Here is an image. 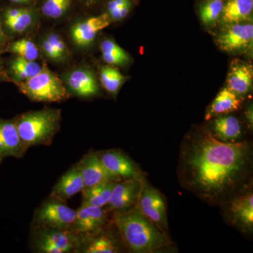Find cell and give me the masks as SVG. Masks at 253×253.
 Wrapping results in <instances>:
<instances>
[{
	"label": "cell",
	"mask_w": 253,
	"mask_h": 253,
	"mask_svg": "<svg viewBox=\"0 0 253 253\" xmlns=\"http://www.w3.org/2000/svg\"><path fill=\"white\" fill-rule=\"evenodd\" d=\"M251 166L249 144L224 142L203 129L182 142L178 174L185 189L210 204H216L245 185Z\"/></svg>",
	"instance_id": "6da1fadb"
},
{
	"label": "cell",
	"mask_w": 253,
	"mask_h": 253,
	"mask_svg": "<svg viewBox=\"0 0 253 253\" xmlns=\"http://www.w3.org/2000/svg\"><path fill=\"white\" fill-rule=\"evenodd\" d=\"M126 211H116L114 223L123 241L132 253H154L172 244L166 234L160 231L135 205Z\"/></svg>",
	"instance_id": "7a4b0ae2"
},
{
	"label": "cell",
	"mask_w": 253,
	"mask_h": 253,
	"mask_svg": "<svg viewBox=\"0 0 253 253\" xmlns=\"http://www.w3.org/2000/svg\"><path fill=\"white\" fill-rule=\"evenodd\" d=\"M61 111L44 109L21 115L15 121L25 149L39 145H49L59 131Z\"/></svg>",
	"instance_id": "3957f363"
},
{
	"label": "cell",
	"mask_w": 253,
	"mask_h": 253,
	"mask_svg": "<svg viewBox=\"0 0 253 253\" xmlns=\"http://www.w3.org/2000/svg\"><path fill=\"white\" fill-rule=\"evenodd\" d=\"M29 99L41 102H59L69 97L62 81L44 65L38 74L18 84Z\"/></svg>",
	"instance_id": "277c9868"
},
{
	"label": "cell",
	"mask_w": 253,
	"mask_h": 253,
	"mask_svg": "<svg viewBox=\"0 0 253 253\" xmlns=\"http://www.w3.org/2000/svg\"><path fill=\"white\" fill-rule=\"evenodd\" d=\"M76 216V211L68 207L64 201L51 197L37 210L33 222L38 229L52 228L71 230Z\"/></svg>",
	"instance_id": "5b68a950"
},
{
	"label": "cell",
	"mask_w": 253,
	"mask_h": 253,
	"mask_svg": "<svg viewBox=\"0 0 253 253\" xmlns=\"http://www.w3.org/2000/svg\"><path fill=\"white\" fill-rule=\"evenodd\" d=\"M80 239L79 235L68 229L41 228L36 232L35 246L39 253H68L77 249Z\"/></svg>",
	"instance_id": "8992f818"
},
{
	"label": "cell",
	"mask_w": 253,
	"mask_h": 253,
	"mask_svg": "<svg viewBox=\"0 0 253 253\" xmlns=\"http://www.w3.org/2000/svg\"><path fill=\"white\" fill-rule=\"evenodd\" d=\"M215 39L218 47L229 54H241L253 45L252 21L226 25Z\"/></svg>",
	"instance_id": "52a82bcc"
},
{
	"label": "cell",
	"mask_w": 253,
	"mask_h": 253,
	"mask_svg": "<svg viewBox=\"0 0 253 253\" xmlns=\"http://www.w3.org/2000/svg\"><path fill=\"white\" fill-rule=\"evenodd\" d=\"M136 206L160 231L166 234L168 229L166 204L162 195L146 181H143L142 189Z\"/></svg>",
	"instance_id": "ba28073f"
},
{
	"label": "cell",
	"mask_w": 253,
	"mask_h": 253,
	"mask_svg": "<svg viewBox=\"0 0 253 253\" xmlns=\"http://www.w3.org/2000/svg\"><path fill=\"white\" fill-rule=\"evenodd\" d=\"M101 163L116 181L129 179H143L142 174L135 163L117 150H109L98 153Z\"/></svg>",
	"instance_id": "9c48e42d"
},
{
	"label": "cell",
	"mask_w": 253,
	"mask_h": 253,
	"mask_svg": "<svg viewBox=\"0 0 253 253\" xmlns=\"http://www.w3.org/2000/svg\"><path fill=\"white\" fill-rule=\"evenodd\" d=\"M143 179L118 181L113 187L107 204L109 211H123L135 206L142 189Z\"/></svg>",
	"instance_id": "30bf717a"
},
{
	"label": "cell",
	"mask_w": 253,
	"mask_h": 253,
	"mask_svg": "<svg viewBox=\"0 0 253 253\" xmlns=\"http://www.w3.org/2000/svg\"><path fill=\"white\" fill-rule=\"evenodd\" d=\"M106 220L102 208L82 205L76 211V216L71 231L77 235L94 236L100 234Z\"/></svg>",
	"instance_id": "8fae6325"
},
{
	"label": "cell",
	"mask_w": 253,
	"mask_h": 253,
	"mask_svg": "<svg viewBox=\"0 0 253 253\" xmlns=\"http://www.w3.org/2000/svg\"><path fill=\"white\" fill-rule=\"evenodd\" d=\"M77 166L84 182V189L108 181H118L108 172L97 153L86 155L78 163Z\"/></svg>",
	"instance_id": "7c38bea8"
},
{
	"label": "cell",
	"mask_w": 253,
	"mask_h": 253,
	"mask_svg": "<svg viewBox=\"0 0 253 253\" xmlns=\"http://www.w3.org/2000/svg\"><path fill=\"white\" fill-rule=\"evenodd\" d=\"M26 151L15 121L0 119V163L5 158L23 157Z\"/></svg>",
	"instance_id": "4fadbf2b"
},
{
	"label": "cell",
	"mask_w": 253,
	"mask_h": 253,
	"mask_svg": "<svg viewBox=\"0 0 253 253\" xmlns=\"http://www.w3.org/2000/svg\"><path fill=\"white\" fill-rule=\"evenodd\" d=\"M229 215L231 221L243 231L252 232L253 195L252 191L236 196L229 203Z\"/></svg>",
	"instance_id": "5bb4252c"
},
{
	"label": "cell",
	"mask_w": 253,
	"mask_h": 253,
	"mask_svg": "<svg viewBox=\"0 0 253 253\" xmlns=\"http://www.w3.org/2000/svg\"><path fill=\"white\" fill-rule=\"evenodd\" d=\"M111 21V18L106 13L77 23L71 29L73 42L81 47L89 46L94 41L96 34L108 27Z\"/></svg>",
	"instance_id": "9a60e30c"
},
{
	"label": "cell",
	"mask_w": 253,
	"mask_h": 253,
	"mask_svg": "<svg viewBox=\"0 0 253 253\" xmlns=\"http://www.w3.org/2000/svg\"><path fill=\"white\" fill-rule=\"evenodd\" d=\"M253 78L252 65L241 60H234L226 80L227 88L238 95L247 94L252 88Z\"/></svg>",
	"instance_id": "2e32d148"
},
{
	"label": "cell",
	"mask_w": 253,
	"mask_h": 253,
	"mask_svg": "<svg viewBox=\"0 0 253 253\" xmlns=\"http://www.w3.org/2000/svg\"><path fill=\"white\" fill-rule=\"evenodd\" d=\"M84 182L77 165L71 168L56 182L52 191L51 197L66 201L75 195L82 192L84 189Z\"/></svg>",
	"instance_id": "e0dca14e"
},
{
	"label": "cell",
	"mask_w": 253,
	"mask_h": 253,
	"mask_svg": "<svg viewBox=\"0 0 253 253\" xmlns=\"http://www.w3.org/2000/svg\"><path fill=\"white\" fill-rule=\"evenodd\" d=\"M66 83L70 89L81 97L94 96L99 91L94 75L88 70H74L66 76Z\"/></svg>",
	"instance_id": "ac0fdd59"
},
{
	"label": "cell",
	"mask_w": 253,
	"mask_h": 253,
	"mask_svg": "<svg viewBox=\"0 0 253 253\" xmlns=\"http://www.w3.org/2000/svg\"><path fill=\"white\" fill-rule=\"evenodd\" d=\"M253 0H228L220 16L224 26L252 21Z\"/></svg>",
	"instance_id": "d6986e66"
},
{
	"label": "cell",
	"mask_w": 253,
	"mask_h": 253,
	"mask_svg": "<svg viewBox=\"0 0 253 253\" xmlns=\"http://www.w3.org/2000/svg\"><path fill=\"white\" fill-rule=\"evenodd\" d=\"M243 100L239 95L227 87L224 88L216 96L208 110L206 119L209 121L214 116L226 115L238 111L242 105Z\"/></svg>",
	"instance_id": "ffe728a7"
},
{
	"label": "cell",
	"mask_w": 253,
	"mask_h": 253,
	"mask_svg": "<svg viewBox=\"0 0 253 253\" xmlns=\"http://www.w3.org/2000/svg\"><path fill=\"white\" fill-rule=\"evenodd\" d=\"M212 131L213 135L224 142H235L242 134L239 121L231 116H219L214 119Z\"/></svg>",
	"instance_id": "44dd1931"
},
{
	"label": "cell",
	"mask_w": 253,
	"mask_h": 253,
	"mask_svg": "<svg viewBox=\"0 0 253 253\" xmlns=\"http://www.w3.org/2000/svg\"><path fill=\"white\" fill-rule=\"evenodd\" d=\"M117 181H108L83 190V204L85 206L103 208L107 206L113 187Z\"/></svg>",
	"instance_id": "7402d4cb"
},
{
	"label": "cell",
	"mask_w": 253,
	"mask_h": 253,
	"mask_svg": "<svg viewBox=\"0 0 253 253\" xmlns=\"http://www.w3.org/2000/svg\"><path fill=\"white\" fill-rule=\"evenodd\" d=\"M100 48L103 59L110 65L123 66L130 62V58L127 53L111 40L102 41Z\"/></svg>",
	"instance_id": "603a6c76"
},
{
	"label": "cell",
	"mask_w": 253,
	"mask_h": 253,
	"mask_svg": "<svg viewBox=\"0 0 253 253\" xmlns=\"http://www.w3.org/2000/svg\"><path fill=\"white\" fill-rule=\"evenodd\" d=\"M10 69L18 81H27L41 71L42 66L35 61L17 56L11 61Z\"/></svg>",
	"instance_id": "cb8c5ba5"
},
{
	"label": "cell",
	"mask_w": 253,
	"mask_h": 253,
	"mask_svg": "<svg viewBox=\"0 0 253 253\" xmlns=\"http://www.w3.org/2000/svg\"><path fill=\"white\" fill-rule=\"evenodd\" d=\"M100 80L106 90L111 94H116L126 81V78L116 68L103 66L100 72Z\"/></svg>",
	"instance_id": "d4e9b609"
},
{
	"label": "cell",
	"mask_w": 253,
	"mask_h": 253,
	"mask_svg": "<svg viewBox=\"0 0 253 253\" xmlns=\"http://www.w3.org/2000/svg\"><path fill=\"white\" fill-rule=\"evenodd\" d=\"M91 239L83 252L86 253H115L118 252L114 241L106 234L90 236Z\"/></svg>",
	"instance_id": "484cf974"
},
{
	"label": "cell",
	"mask_w": 253,
	"mask_h": 253,
	"mask_svg": "<svg viewBox=\"0 0 253 253\" xmlns=\"http://www.w3.org/2000/svg\"><path fill=\"white\" fill-rule=\"evenodd\" d=\"M9 51L20 57L36 61L39 55V51L36 44L29 39L23 38L12 43L9 46Z\"/></svg>",
	"instance_id": "4316f807"
},
{
	"label": "cell",
	"mask_w": 253,
	"mask_h": 253,
	"mask_svg": "<svg viewBox=\"0 0 253 253\" xmlns=\"http://www.w3.org/2000/svg\"><path fill=\"white\" fill-rule=\"evenodd\" d=\"M224 3L221 1H210L200 8V16L205 25H212L220 17Z\"/></svg>",
	"instance_id": "83f0119b"
},
{
	"label": "cell",
	"mask_w": 253,
	"mask_h": 253,
	"mask_svg": "<svg viewBox=\"0 0 253 253\" xmlns=\"http://www.w3.org/2000/svg\"><path fill=\"white\" fill-rule=\"evenodd\" d=\"M71 6V0H46L42 11L48 18H59L67 11Z\"/></svg>",
	"instance_id": "f1b7e54d"
},
{
	"label": "cell",
	"mask_w": 253,
	"mask_h": 253,
	"mask_svg": "<svg viewBox=\"0 0 253 253\" xmlns=\"http://www.w3.org/2000/svg\"><path fill=\"white\" fill-rule=\"evenodd\" d=\"M33 21V16L31 11L24 9L22 14L16 19L5 23V25L13 33H22L31 26Z\"/></svg>",
	"instance_id": "f546056e"
},
{
	"label": "cell",
	"mask_w": 253,
	"mask_h": 253,
	"mask_svg": "<svg viewBox=\"0 0 253 253\" xmlns=\"http://www.w3.org/2000/svg\"><path fill=\"white\" fill-rule=\"evenodd\" d=\"M50 42L52 44L55 52H56V56H57L58 61L63 59L67 54V46L66 43L63 41L58 34L51 33L47 37Z\"/></svg>",
	"instance_id": "4dcf8cb0"
},
{
	"label": "cell",
	"mask_w": 253,
	"mask_h": 253,
	"mask_svg": "<svg viewBox=\"0 0 253 253\" xmlns=\"http://www.w3.org/2000/svg\"><path fill=\"white\" fill-rule=\"evenodd\" d=\"M131 6H132V2L129 1V2L126 3V4L123 5L119 9L115 10L112 12L109 13L108 15H109L111 21H121V20L126 18L129 14Z\"/></svg>",
	"instance_id": "1f68e13d"
},
{
	"label": "cell",
	"mask_w": 253,
	"mask_h": 253,
	"mask_svg": "<svg viewBox=\"0 0 253 253\" xmlns=\"http://www.w3.org/2000/svg\"><path fill=\"white\" fill-rule=\"evenodd\" d=\"M42 48L43 52L47 56L49 59L52 61H58L57 56H56V52H55L52 44L50 42L49 39L46 38L42 42Z\"/></svg>",
	"instance_id": "d6a6232c"
},
{
	"label": "cell",
	"mask_w": 253,
	"mask_h": 253,
	"mask_svg": "<svg viewBox=\"0 0 253 253\" xmlns=\"http://www.w3.org/2000/svg\"><path fill=\"white\" fill-rule=\"evenodd\" d=\"M24 11L23 9H9L6 10L4 13V23L10 22L16 19Z\"/></svg>",
	"instance_id": "836d02e7"
},
{
	"label": "cell",
	"mask_w": 253,
	"mask_h": 253,
	"mask_svg": "<svg viewBox=\"0 0 253 253\" xmlns=\"http://www.w3.org/2000/svg\"><path fill=\"white\" fill-rule=\"evenodd\" d=\"M129 1H131V0H110L107 4V14L119 9Z\"/></svg>",
	"instance_id": "e575fe53"
},
{
	"label": "cell",
	"mask_w": 253,
	"mask_h": 253,
	"mask_svg": "<svg viewBox=\"0 0 253 253\" xmlns=\"http://www.w3.org/2000/svg\"><path fill=\"white\" fill-rule=\"evenodd\" d=\"M4 34L3 32L2 28H1V23H0V45L4 42Z\"/></svg>",
	"instance_id": "d590c367"
},
{
	"label": "cell",
	"mask_w": 253,
	"mask_h": 253,
	"mask_svg": "<svg viewBox=\"0 0 253 253\" xmlns=\"http://www.w3.org/2000/svg\"><path fill=\"white\" fill-rule=\"evenodd\" d=\"M99 0H84V3L87 5H92L97 2Z\"/></svg>",
	"instance_id": "8d00e7d4"
},
{
	"label": "cell",
	"mask_w": 253,
	"mask_h": 253,
	"mask_svg": "<svg viewBox=\"0 0 253 253\" xmlns=\"http://www.w3.org/2000/svg\"><path fill=\"white\" fill-rule=\"evenodd\" d=\"M10 1L14 3H26L29 1V0H10Z\"/></svg>",
	"instance_id": "74e56055"
},
{
	"label": "cell",
	"mask_w": 253,
	"mask_h": 253,
	"mask_svg": "<svg viewBox=\"0 0 253 253\" xmlns=\"http://www.w3.org/2000/svg\"><path fill=\"white\" fill-rule=\"evenodd\" d=\"M1 66H2V62H1V59H0V70H1Z\"/></svg>",
	"instance_id": "f35d334b"
},
{
	"label": "cell",
	"mask_w": 253,
	"mask_h": 253,
	"mask_svg": "<svg viewBox=\"0 0 253 253\" xmlns=\"http://www.w3.org/2000/svg\"><path fill=\"white\" fill-rule=\"evenodd\" d=\"M210 1H221V0H210Z\"/></svg>",
	"instance_id": "ab89813d"
}]
</instances>
